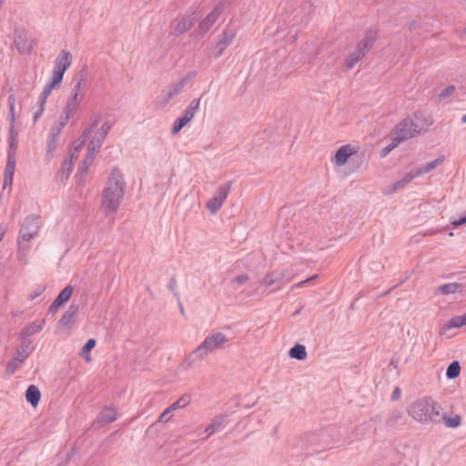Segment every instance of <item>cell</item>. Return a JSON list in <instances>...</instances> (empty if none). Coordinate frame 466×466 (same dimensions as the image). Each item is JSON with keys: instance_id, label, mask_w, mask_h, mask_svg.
<instances>
[{"instance_id": "cell-15", "label": "cell", "mask_w": 466, "mask_h": 466, "mask_svg": "<svg viewBox=\"0 0 466 466\" xmlns=\"http://www.w3.org/2000/svg\"><path fill=\"white\" fill-rule=\"evenodd\" d=\"M33 351L32 341L29 340H25L22 344L19 346L17 350L14 357L10 361V364L7 366V374L11 375L18 371L20 365L23 364Z\"/></svg>"}, {"instance_id": "cell-11", "label": "cell", "mask_w": 466, "mask_h": 466, "mask_svg": "<svg viewBox=\"0 0 466 466\" xmlns=\"http://www.w3.org/2000/svg\"><path fill=\"white\" fill-rule=\"evenodd\" d=\"M376 39H377V30L375 28H370L365 34V37L363 38V40L355 48V52L349 56V59L346 61L345 63L346 68L351 69L355 67L360 61H362L364 56L372 48Z\"/></svg>"}, {"instance_id": "cell-27", "label": "cell", "mask_w": 466, "mask_h": 466, "mask_svg": "<svg viewBox=\"0 0 466 466\" xmlns=\"http://www.w3.org/2000/svg\"><path fill=\"white\" fill-rule=\"evenodd\" d=\"M26 399L34 408H37L41 399V392L37 386L30 385L26 392Z\"/></svg>"}, {"instance_id": "cell-28", "label": "cell", "mask_w": 466, "mask_h": 466, "mask_svg": "<svg viewBox=\"0 0 466 466\" xmlns=\"http://www.w3.org/2000/svg\"><path fill=\"white\" fill-rule=\"evenodd\" d=\"M462 289H463V285L457 283V282H452V283H447V284L440 286L436 292L439 294L448 295V294H458Z\"/></svg>"}, {"instance_id": "cell-20", "label": "cell", "mask_w": 466, "mask_h": 466, "mask_svg": "<svg viewBox=\"0 0 466 466\" xmlns=\"http://www.w3.org/2000/svg\"><path fill=\"white\" fill-rule=\"evenodd\" d=\"M196 20V14H190L184 16L174 26V28L171 30V35L175 36V37H179L182 34H184L193 27V25L195 24Z\"/></svg>"}, {"instance_id": "cell-35", "label": "cell", "mask_w": 466, "mask_h": 466, "mask_svg": "<svg viewBox=\"0 0 466 466\" xmlns=\"http://www.w3.org/2000/svg\"><path fill=\"white\" fill-rule=\"evenodd\" d=\"M454 92H455V88L453 86H449L448 88L443 89V91L439 94V100H443V99L452 97Z\"/></svg>"}, {"instance_id": "cell-37", "label": "cell", "mask_w": 466, "mask_h": 466, "mask_svg": "<svg viewBox=\"0 0 466 466\" xmlns=\"http://www.w3.org/2000/svg\"><path fill=\"white\" fill-rule=\"evenodd\" d=\"M451 223H452V225H453V226H461V225H463V224H465L466 223V211L465 212H464V213H463V214H461V216H460V217H458L457 219H453V220H452V222H451Z\"/></svg>"}, {"instance_id": "cell-18", "label": "cell", "mask_w": 466, "mask_h": 466, "mask_svg": "<svg viewBox=\"0 0 466 466\" xmlns=\"http://www.w3.org/2000/svg\"><path fill=\"white\" fill-rule=\"evenodd\" d=\"M223 10V3H219L218 5L216 6L210 14L208 15L205 19L201 21L200 26H199V28H198V33L201 34V35H203V34L208 32L210 28L214 25L215 22L218 20L219 16L222 13Z\"/></svg>"}, {"instance_id": "cell-33", "label": "cell", "mask_w": 466, "mask_h": 466, "mask_svg": "<svg viewBox=\"0 0 466 466\" xmlns=\"http://www.w3.org/2000/svg\"><path fill=\"white\" fill-rule=\"evenodd\" d=\"M461 373V365L458 362H453L449 365L446 371V375L449 379H456Z\"/></svg>"}, {"instance_id": "cell-24", "label": "cell", "mask_w": 466, "mask_h": 466, "mask_svg": "<svg viewBox=\"0 0 466 466\" xmlns=\"http://www.w3.org/2000/svg\"><path fill=\"white\" fill-rule=\"evenodd\" d=\"M116 417H118V414H116V410L115 408L106 407L98 415L96 423L100 426H105V425L113 423L116 419Z\"/></svg>"}, {"instance_id": "cell-40", "label": "cell", "mask_w": 466, "mask_h": 466, "mask_svg": "<svg viewBox=\"0 0 466 466\" xmlns=\"http://www.w3.org/2000/svg\"><path fill=\"white\" fill-rule=\"evenodd\" d=\"M461 122H463V123H466V115H464V116H462V119H461Z\"/></svg>"}, {"instance_id": "cell-7", "label": "cell", "mask_w": 466, "mask_h": 466, "mask_svg": "<svg viewBox=\"0 0 466 466\" xmlns=\"http://www.w3.org/2000/svg\"><path fill=\"white\" fill-rule=\"evenodd\" d=\"M411 417L421 424H436L443 421V406L431 397H424L413 402L407 409Z\"/></svg>"}, {"instance_id": "cell-12", "label": "cell", "mask_w": 466, "mask_h": 466, "mask_svg": "<svg viewBox=\"0 0 466 466\" xmlns=\"http://www.w3.org/2000/svg\"><path fill=\"white\" fill-rule=\"evenodd\" d=\"M14 44L20 53L29 54L35 47L36 40L28 28L17 25L14 29Z\"/></svg>"}, {"instance_id": "cell-36", "label": "cell", "mask_w": 466, "mask_h": 466, "mask_svg": "<svg viewBox=\"0 0 466 466\" xmlns=\"http://www.w3.org/2000/svg\"><path fill=\"white\" fill-rule=\"evenodd\" d=\"M168 287H169V289H170V290L172 292L173 294H174V296H176V298H177V300H178V303H179V305H180V307H181V310H182V313H184V310H183V307H182V303H181V300H180V297H179V294H178V292H177L178 287H177V281H176V280H174V279H172V280H171V281L169 282V284H168Z\"/></svg>"}, {"instance_id": "cell-41", "label": "cell", "mask_w": 466, "mask_h": 466, "mask_svg": "<svg viewBox=\"0 0 466 466\" xmlns=\"http://www.w3.org/2000/svg\"><path fill=\"white\" fill-rule=\"evenodd\" d=\"M462 33H463L464 35H466V28H463V30H462Z\"/></svg>"}, {"instance_id": "cell-16", "label": "cell", "mask_w": 466, "mask_h": 466, "mask_svg": "<svg viewBox=\"0 0 466 466\" xmlns=\"http://www.w3.org/2000/svg\"><path fill=\"white\" fill-rule=\"evenodd\" d=\"M226 341H227V338L223 333L221 332L213 333L209 336L194 353H192L191 357L196 356L197 358H200L203 355H208L210 352L219 349V347H221L222 345L226 343Z\"/></svg>"}, {"instance_id": "cell-21", "label": "cell", "mask_w": 466, "mask_h": 466, "mask_svg": "<svg viewBox=\"0 0 466 466\" xmlns=\"http://www.w3.org/2000/svg\"><path fill=\"white\" fill-rule=\"evenodd\" d=\"M191 401V395L187 393L183 396L181 397L176 402H174L172 405L169 406L167 410L164 411L163 414L159 417V423H165L169 420V418L172 416L173 413L176 411L180 410L182 408H184L185 406L188 405Z\"/></svg>"}, {"instance_id": "cell-1", "label": "cell", "mask_w": 466, "mask_h": 466, "mask_svg": "<svg viewBox=\"0 0 466 466\" xmlns=\"http://www.w3.org/2000/svg\"><path fill=\"white\" fill-rule=\"evenodd\" d=\"M88 77H89V71H88V69L85 67L80 71V74L77 78V80L70 92V97L66 103L65 107L61 112V116H59L57 121L55 122V124L52 126L51 130L49 131V134L47 136V148H46V154H45V159L47 162L50 161L53 158V155L55 153V150L59 144V140L61 138L62 131L69 124L71 119L74 116L75 113L80 106V102L83 98Z\"/></svg>"}, {"instance_id": "cell-2", "label": "cell", "mask_w": 466, "mask_h": 466, "mask_svg": "<svg viewBox=\"0 0 466 466\" xmlns=\"http://www.w3.org/2000/svg\"><path fill=\"white\" fill-rule=\"evenodd\" d=\"M434 123L433 118L425 112H416L400 122L390 135L391 143L381 151V158H385L394 149L407 140H412L427 132Z\"/></svg>"}, {"instance_id": "cell-23", "label": "cell", "mask_w": 466, "mask_h": 466, "mask_svg": "<svg viewBox=\"0 0 466 466\" xmlns=\"http://www.w3.org/2000/svg\"><path fill=\"white\" fill-rule=\"evenodd\" d=\"M235 34H236V31L234 30H227L223 33V35L220 37L218 42L216 43L214 48H213V54L215 56H220L223 53L224 50L232 41L233 38L235 37Z\"/></svg>"}, {"instance_id": "cell-6", "label": "cell", "mask_w": 466, "mask_h": 466, "mask_svg": "<svg viewBox=\"0 0 466 466\" xmlns=\"http://www.w3.org/2000/svg\"><path fill=\"white\" fill-rule=\"evenodd\" d=\"M99 121H100V116L98 115H94L90 119V121L88 123V126L86 127L83 133L77 139V140L71 146V148L69 149L65 159L56 174V179L60 183H63L69 180V178L70 177L71 173L74 169L75 164L77 162V159L80 155V151L83 149L85 145L89 140L90 136L92 135L93 131L98 127Z\"/></svg>"}, {"instance_id": "cell-8", "label": "cell", "mask_w": 466, "mask_h": 466, "mask_svg": "<svg viewBox=\"0 0 466 466\" xmlns=\"http://www.w3.org/2000/svg\"><path fill=\"white\" fill-rule=\"evenodd\" d=\"M110 129H111V123L110 122L104 123L102 126L100 127L98 131H96L93 138L90 140V142L88 145L87 153L85 155L84 159L82 160V162L80 163V168H79V170L77 172L76 180H77L78 184H81L88 176L90 168H91V166L93 164L94 160L96 159L98 154L100 151V149L102 148L103 144H104L105 140L107 139Z\"/></svg>"}, {"instance_id": "cell-13", "label": "cell", "mask_w": 466, "mask_h": 466, "mask_svg": "<svg viewBox=\"0 0 466 466\" xmlns=\"http://www.w3.org/2000/svg\"><path fill=\"white\" fill-rule=\"evenodd\" d=\"M201 106V98H195L173 123L171 133L177 135L193 120Z\"/></svg>"}, {"instance_id": "cell-39", "label": "cell", "mask_w": 466, "mask_h": 466, "mask_svg": "<svg viewBox=\"0 0 466 466\" xmlns=\"http://www.w3.org/2000/svg\"><path fill=\"white\" fill-rule=\"evenodd\" d=\"M248 278L246 276H242V277H240V278H237L236 280H237V282H239V283H243Z\"/></svg>"}, {"instance_id": "cell-31", "label": "cell", "mask_w": 466, "mask_h": 466, "mask_svg": "<svg viewBox=\"0 0 466 466\" xmlns=\"http://www.w3.org/2000/svg\"><path fill=\"white\" fill-rule=\"evenodd\" d=\"M464 326H466V314L452 319L450 322H448L447 325L445 327V330L447 331V330L458 329V328Z\"/></svg>"}, {"instance_id": "cell-30", "label": "cell", "mask_w": 466, "mask_h": 466, "mask_svg": "<svg viewBox=\"0 0 466 466\" xmlns=\"http://www.w3.org/2000/svg\"><path fill=\"white\" fill-rule=\"evenodd\" d=\"M224 421H225V417H224V416H219V417L215 418V419L208 425V427L206 428V436H210L211 434H214L215 432L219 429V427L223 424Z\"/></svg>"}, {"instance_id": "cell-26", "label": "cell", "mask_w": 466, "mask_h": 466, "mask_svg": "<svg viewBox=\"0 0 466 466\" xmlns=\"http://www.w3.org/2000/svg\"><path fill=\"white\" fill-rule=\"evenodd\" d=\"M44 325H45V321L44 320H38V321H36V322L28 324V326L25 327V329L21 332V338L24 340H28L29 337H31V336L41 331Z\"/></svg>"}, {"instance_id": "cell-9", "label": "cell", "mask_w": 466, "mask_h": 466, "mask_svg": "<svg viewBox=\"0 0 466 466\" xmlns=\"http://www.w3.org/2000/svg\"><path fill=\"white\" fill-rule=\"evenodd\" d=\"M41 227V218L37 214L28 215L24 219L19 230L18 238L19 257L20 260H25L28 255L33 241L37 237V233Z\"/></svg>"}, {"instance_id": "cell-5", "label": "cell", "mask_w": 466, "mask_h": 466, "mask_svg": "<svg viewBox=\"0 0 466 466\" xmlns=\"http://www.w3.org/2000/svg\"><path fill=\"white\" fill-rule=\"evenodd\" d=\"M9 107V122H10V131H9V150H8V159L6 166L4 181H3V190L7 191L10 189L13 183L16 164H17V151H18V142H19V132H18V122H17V108H16V98L11 94L8 101Z\"/></svg>"}, {"instance_id": "cell-34", "label": "cell", "mask_w": 466, "mask_h": 466, "mask_svg": "<svg viewBox=\"0 0 466 466\" xmlns=\"http://www.w3.org/2000/svg\"><path fill=\"white\" fill-rule=\"evenodd\" d=\"M443 421L448 427L455 428L461 424V417L459 415H444Z\"/></svg>"}, {"instance_id": "cell-17", "label": "cell", "mask_w": 466, "mask_h": 466, "mask_svg": "<svg viewBox=\"0 0 466 466\" xmlns=\"http://www.w3.org/2000/svg\"><path fill=\"white\" fill-rule=\"evenodd\" d=\"M230 190H231V182H226L222 186L219 187V190L215 193L214 196L212 197L210 201H207L206 208L209 210L210 213L215 214L220 210Z\"/></svg>"}, {"instance_id": "cell-38", "label": "cell", "mask_w": 466, "mask_h": 466, "mask_svg": "<svg viewBox=\"0 0 466 466\" xmlns=\"http://www.w3.org/2000/svg\"><path fill=\"white\" fill-rule=\"evenodd\" d=\"M400 397H401V390L399 388H396L395 391L392 393V399L393 401H397L400 399Z\"/></svg>"}, {"instance_id": "cell-19", "label": "cell", "mask_w": 466, "mask_h": 466, "mask_svg": "<svg viewBox=\"0 0 466 466\" xmlns=\"http://www.w3.org/2000/svg\"><path fill=\"white\" fill-rule=\"evenodd\" d=\"M358 151H359V149L357 147L354 146V145L348 144L341 146L340 149L336 151L334 158H333V161L338 166H343V165L347 163V161L353 156H355V155L358 153Z\"/></svg>"}, {"instance_id": "cell-22", "label": "cell", "mask_w": 466, "mask_h": 466, "mask_svg": "<svg viewBox=\"0 0 466 466\" xmlns=\"http://www.w3.org/2000/svg\"><path fill=\"white\" fill-rule=\"evenodd\" d=\"M79 313V307L77 305H73L70 308V310L61 318V322L59 323V330L61 331H67L73 326L77 316Z\"/></svg>"}, {"instance_id": "cell-4", "label": "cell", "mask_w": 466, "mask_h": 466, "mask_svg": "<svg viewBox=\"0 0 466 466\" xmlns=\"http://www.w3.org/2000/svg\"><path fill=\"white\" fill-rule=\"evenodd\" d=\"M126 191V181L122 169L114 167L110 170L101 196V208L107 215L116 214Z\"/></svg>"}, {"instance_id": "cell-10", "label": "cell", "mask_w": 466, "mask_h": 466, "mask_svg": "<svg viewBox=\"0 0 466 466\" xmlns=\"http://www.w3.org/2000/svg\"><path fill=\"white\" fill-rule=\"evenodd\" d=\"M445 159V157L444 156H440L437 159H434L432 162H429V163L425 164L424 166L422 167H419V168H415L414 170H412L410 173H408L406 175L405 177L402 178L401 181H398V182H395L394 184H392L391 186L389 187L387 189L385 193L386 194H392V193H395L396 191H399L402 189L403 187L407 185L409 182H412L413 180H415L416 178L420 177L424 174H426V173L430 172L432 170H434L435 168H437L438 166H440L441 164L443 163Z\"/></svg>"}, {"instance_id": "cell-3", "label": "cell", "mask_w": 466, "mask_h": 466, "mask_svg": "<svg viewBox=\"0 0 466 466\" xmlns=\"http://www.w3.org/2000/svg\"><path fill=\"white\" fill-rule=\"evenodd\" d=\"M72 60H73L72 54L68 49H62L61 53L59 54V56H56V61L54 63V67L52 70L50 79L47 81V84L45 85L44 89L37 99L35 112L33 115L34 124H36L42 116L43 113L45 111L47 99L51 95L52 92L55 89H57V87H60L62 80L64 79L66 72L69 70L71 66Z\"/></svg>"}, {"instance_id": "cell-25", "label": "cell", "mask_w": 466, "mask_h": 466, "mask_svg": "<svg viewBox=\"0 0 466 466\" xmlns=\"http://www.w3.org/2000/svg\"><path fill=\"white\" fill-rule=\"evenodd\" d=\"M72 293H73V288L71 286H69V287H67V288L63 289L61 292V294L59 295V297L54 301V303H52L50 309H49L50 313H56L70 300L71 295H72Z\"/></svg>"}, {"instance_id": "cell-29", "label": "cell", "mask_w": 466, "mask_h": 466, "mask_svg": "<svg viewBox=\"0 0 466 466\" xmlns=\"http://www.w3.org/2000/svg\"><path fill=\"white\" fill-rule=\"evenodd\" d=\"M289 356L294 359L303 361L307 358V351L303 344H296L289 351Z\"/></svg>"}, {"instance_id": "cell-14", "label": "cell", "mask_w": 466, "mask_h": 466, "mask_svg": "<svg viewBox=\"0 0 466 466\" xmlns=\"http://www.w3.org/2000/svg\"><path fill=\"white\" fill-rule=\"evenodd\" d=\"M196 71L190 72V73H188L186 76H184L182 79L177 81L175 84H173L172 86L168 87V89H166L163 93H162V95L160 96L159 101V105H160V106H165V105H167L171 99H173L176 96H178L179 94L182 92V90L186 87L187 85L189 84L191 80H193V79L196 77Z\"/></svg>"}, {"instance_id": "cell-32", "label": "cell", "mask_w": 466, "mask_h": 466, "mask_svg": "<svg viewBox=\"0 0 466 466\" xmlns=\"http://www.w3.org/2000/svg\"><path fill=\"white\" fill-rule=\"evenodd\" d=\"M95 345H96V340L90 339L80 352V356L83 357L87 362L91 361V351L94 349Z\"/></svg>"}]
</instances>
